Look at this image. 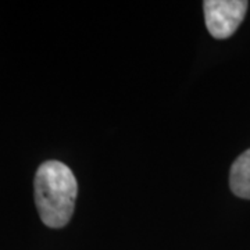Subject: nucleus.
Returning <instances> with one entry per match:
<instances>
[{"label": "nucleus", "instance_id": "obj_1", "mask_svg": "<svg viewBox=\"0 0 250 250\" xmlns=\"http://www.w3.org/2000/svg\"><path fill=\"white\" fill-rule=\"evenodd\" d=\"M34 187L42 223L49 228H62L70 223L78 195L72 171L62 161H45L36 171Z\"/></svg>", "mask_w": 250, "mask_h": 250}, {"label": "nucleus", "instance_id": "obj_2", "mask_svg": "<svg viewBox=\"0 0 250 250\" xmlns=\"http://www.w3.org/2000/svg\"><path fill=\"white\" fill-rule=\"evenodd\" d=\"M245 0H206L203 1L206 27L215 39H227L235 34L248 11Z\"/></svg>", "mask_w": 250, "mask_h": 250}, {"label": "nucleus", "instance_id": "obj_3", "mask_svg": "<svg viewBox=\"0 0 250 250\" xmlns=\"http://www.w3.org/2000/svg\"><path fill=\"white\" fill-rule=\"evenodd\" d=\"M229 187L235 196L250 200V149L233 161L229 172Z\"/></svg>", "mask_w": 250, "mask_h": 250}]
</instances>
